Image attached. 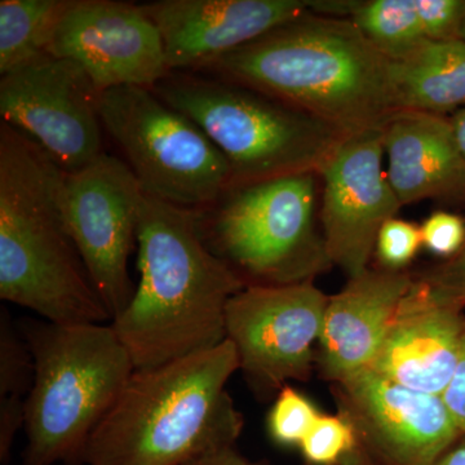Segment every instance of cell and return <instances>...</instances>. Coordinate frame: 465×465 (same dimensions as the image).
<instances>
[{
  "instance_id": "obj_1",
  "label": "cell",
  "mask_w": 465,
  "mask_h": 465,
  "mask_svg": "<svg viewBox=\"0 0 465 465\" xmlns=\"http://www.w3.org/2000/svg\"><path fill=\"white\" fill-rule=\"evenodd\" d=\"M139 283L112 321L134 369H150L226 341V308L246 282L207 246L200 213L143 195Z\"/></svg>"
},
{
  "instance_id": "obj_2",
  "label": "cell",
  "mask_w": 465,
  "mask_h": 465,
  "mask_svg": "<svg viewBox=\"0 0 465 465\" xmlns=\"http://www.w3.org/2000/svg\"><path fill=\"white\" fill-rule=\"evenodd\" d=\"M390 67L391 61L349 18L311 12L202 70L349 134L381 127L397 112Z\"/></svg>"
},
{
  "instance_id": "obj_3",
  "label": "cell",
  "mask_w": 465,
  "mask_h": 465,
  "mask_svg": "<svg viewBox=\"0 0 465 465\" xmlns=\"http://www.w3.org/2000/svg\"><path fill=\"white\" fill-rule=\"evenodd\" d=\"M64 180L35 143L0 121V299L52 323L104 324L113 317L70 234Z\"/></svg>"
},
{
  "instance_id": "obj_4",
  "label": "cell",
  "mask_w": 465,
  "mask_h": 465,
  "mask_svg": "<svg viewBox=\"0 0 465 465\" xmlns=\"http://www.w3.org/2000/svg\"><path fill=\"white\" fill-rule=\"evenodd\" d=\"M240 370L231 341L134 370L92 433L82 465H188L235 446L243 430L226 385Z\"/></svg>"
},
{
  "instance_id": "obj_5",
  "label": "cell",
  "mask_w": 465,
  "mask_h": 465,
  "mask_svg": "<svg viewBox=\"0 0 465 465\" xmlns=\"http://www.w3.org/2000/svg\"><path fill=\"white\" fill-rule=\"evenodd\" d=\"M34 358L25 400L23 465H82L85 446L134 372L112 324H57L24 318Z\"/></svg>"
},
{
  "instance_id": "obj_6",
  "label": "cell",
  "mask_w": 465,
  "mask_h": 465,
  "mask_svg": "<svg viewBox=\"0 0 465 465\" xmlns=\"http://www.w3.org/2000/svg\"><path fill=\"white\" fill-rule=\"evenodd\" d=\"M152 90L215 143L231 168V188L318 173L344 136L309 113L226 79L170 73Z\"/></svg>"
},
{
  "instance_id": "obj_7",
  "label": "cell",
  "mask_w": 465,
  "mask_h": 465,
  "mask_svg": "<svg viewBox=\"0 0 465 465\" xmlns=\"http://www.w3.org/2000/svg\"><path fill=\"white\" fill-rule=\"evenodd\" d=\"M317 174L232 186L198 211L207 246L247 286L307 282L332 265L314 223Z\"/></svg>"
},
{
  "instance_id": "obj_8",
  "label": "cell",
  "mask_w": 465,
  "mask_h": 465,
  "mask_svg": "<svg viewBox=\"0 0 465 465\" xmlns=\"http://www.w3.org/2000/svg\"><path fill=\"white\" fill-rule=\"evenodd\" d=\"M99 113L104 130L121 148L145 194L203 211L231 189V168L215 143L152 88L103 91Z\"/></svg>"
},
{
  "instance_id": "obj_9",
  "label": "cell",
  "mask_w": 465,
  "mask_h": 465,
  "mask_svg": "<svg viewBox=\"0 0 465 465\" xmlns=\"http://www.w3.org/2000/svg\"><path fill=\"white\" fill-rule=\"evenodd\" d=\"M329 298L313 281L247 286L232 296L226 339L237 349L240 371L259 400L280 393L289 381H309Z\"/></svg>"
},
{
  "instance_id": "obj_10",
  "label": "cell",
  "mask_w": 465,
  "mask_h": 465,
  "mask_svg": "<svg viewBox=\"0 0 465 465\" xmlns=\"http://www.w3.org/2000/svg\"><path fill=\"white\" fill-rule=\"evenodd\" d=\"M100 94L74 61L47 52L0 75V115L61 170L74 173L105 153Z\"/></svg>"
},
{
  "instance_id": "obj_11",
  "label": "cell",
  "mask_w": 465,
  "mask_h": 465,
  "mask_svg": "<svg viewBox=\"0 0 465 465\" xmlns=\"http://www.w3.org/2000/svg\"><path fill=\"white\" fill-rule=\"evenodd\" d=\"M143 195L128 164L106 153L81 170L65 173L67 226L113 320L127 308L136 287L128 260L137 243Z\"/></svg>"
},
{
  "instance_id": "obj_12",
  "label": "cell",
  "mask_w": 465,
  "mask_h": 465,
  "mask_svg": "<svg viewBox=\"0 0 465 465\" xmlns=\"http://www.w3.org/2000/svg\"><path fill=\"white\" fill-rule=\"evenodd\" d=\"M381 127L344 134L324 159L321 222L332 265L349 278L365 273L382 225L402 204L382 168Z\"/></svg>"
},
{
  "instance_id": "obj_13",
  "label": "cell",
  "mask_w": 465,
  "mask_h": 465,
  "mask_svg": "<svg viewBox=\"0 0 465 465\" xmlns=\"http://www.w3.org/2000/svg\"><path fill=\"white\" fill-rule=\"evenodd\" d=\"M339 407L376 465H433L461 437L442 397L366 369L336 382Z\"/></svg>"
},
{
  "instance_id": "obj_14",
  "label": "cell",
  "mask_w": 465,
  "mask_h": 465,
  "mask_svg": "<svg viewBox=\"0 0 465 465\" xmlns=\"http://www.w3.org/2000/svg\"><path fill=\"white\" fill-rule=\"evenodd\" d=\"M48 52L74 61L100 92L154 88L171 73L157 25L134 3L73 0Z\"/></svg>"
},
{
  "instance_id": "obj_15",
  "label": "cell",
  "mask_w": 465,
  "mask_h": 465,
  "mask_svg": "<svg viewBox=\"0 0 465 465\" xmlns=\"http://www.w3.org/2000/svg\"><path fill=\"white\" fill-rule=\"evenodd\" d=\"M307 0H161L143 5L170 72L203 69L275 27L316 12ZM317 14V12H316Z\"/></svg>"
},
{
  "instance_id": "obj_16",
  "label": "cell",
  "mask_w": 465,
  "mask_h": 465,
  "mask_svg": "<svg viewBox=\"0 0 465 465\" xmlns=\"http://www.w3.org/2000/svg\"><path fill=\"white\" fill-rule=\"evenodd\" d=\"M461 312L432 298L414 278L369 369L409 390L442 396L460 356Z\"/></svg>"
},
{
  "instance_id": "obj_17",
  "label": "cell",
  "mask_w": 465,
  "mask_h": 465,
  "mask_svg": "<svg viewBox=\"0 0 465 465\" xmlns=\"http://www.w3.org/2000/svg\"><path fill=\"white\" fill-rule=\"evenodd\" d=\"M412 284L402 271L367 269L330 296L316 356L326 381L336 384L372 365Z\"/></svg>"
},
{
  "instance_id": "obj_18",
  "label": "cell",
  "mask_w": 465,
  "mask_h": 465,
  "mask_svg": "<svg viewBox=\"0 0 465 465\" xmlns=\"http://www.w3.org/2000/svg\"><path fill=\"white\" fill-rule=\"evenodd\" d=\"M381 131L388 180L402 206L465 202V161L448 116L399 110Z\"/></svg>"
},
{
  "instance_id": "obj_19",
  "label": "cell",
  "mask_w": 465,
  "mask_h": 465,
  "mask_svg": "<svg viewBox=\"0 0 465 465\" xmlns=\"http://www.w3.org/2000/svg\"><path fill=\"white\" fill-rule=\"evenodd\" d=\"M397 112L446 115L465 106V41H427L410 56L391 61Z\"/></svg>"
},
{
  "instance_id": "obj_20",
  "label": "cell",
  "mask_w": 465,
  "mask_h": 465,
  "mask_svg": "<svg viewBox=\"0 0 465 465\" xmlns=\"http://www.w3.org/2000/svg\"><path fill=\"white\" fill-rule=\"evenodd\" d=\"M73 0L0 2V75L47 54Z\"/></svg>"
},
{
  "instance_id": "obj_21",
  "label": "cell",
  "mask_w": 465,
  "mask_h": 465,
  "mask_svg": "<svg viewBox=\"0 0 465 465\" xmlns=\"http://www.w3.org/2000/svg\"><path fill=\"white\" fill-rule=\"evenodd\" d=\"M347 16L390 61L410 56L427 42L415 0L349 2Z\"/></svg>"
},
{
  "instance_id": "obj_22",
  "label": "cell",
  "mask_w": 465,
  "mask_h": 465,
  "mask_svg": "<svg viewBox=\"0 0 465 465\" xmlns=\"http://www.w3.org/2000/svg\"><path fill=\"white\" fill-rule=\"evenodd\" d=\"M34 381V358L29 344L12 320L0 309V397L26 399Z\"/></svg>"
},
{
  "instance_id": "obj_23",
  "label": "cell",
  "mask_w": 465,
  "mask_h": 465,
  "mask_svg": "<svg viewBox=\"0 0 465 465\" xmlns=\"http://www.w3.org/2000/svg\"><path fill=\"white\" fill-rule=\"evenodd\" d=\"M320 416L321 412L307 397L286 385L269 411L266 428L278 445L300 446Z\"/></svg>"
},
{
  "instance_id": "obj_24",
  "label": "cell",
  "mask_w": 465,
  "mask_h": 465,
  "mask_svg": "<svg viewBox=\"0 0 465 465\" xmlns=\"http://www.w3.org/2000/svg\"><path fill=\"white\" fill-rule=\"evenodd\" d=\"M356 446V432L344 416L321 414L299 448L309 465H339Z\"/></svg>"
},
{
  "instance_id": "obj_25",
  "label": "cell",
  "mask_w": 465,
  "mask_h": 465,
  "mask_svg": "<svg viewBox=\"0 0 465 465\" xmlns=\"http://www.w3.org/2000/svg\"><path fill=\"white\" fill-rule=\"evenodd\" d=\"M421 246L423 238L420 226L393 217L379 232L375 253L382 269L402 271L414 260Z\"/></svg>"
},
{
  "instance_id": "obj_26",
  "label": "cell",
  "mask_w": 465,
  "mask_h": 465,
  "mask_svg": "<svg viewBox=\"0 0 465 465\" xmlns=\"http://www.w3.org/2000/svg\"><path fill=\"white\" fill-rule=\"evenodd\" d=\"M415 7L427 41L461 39L465 0H415Z\"/></svg>"
},
{
  "instance_id": "obj_27",
  "label": "cell",
  "mask_w": 465,
  "mask_h": 465,
  "mask_svg": "<svg viewBox=\"0 0 465 465\" xmlns=\"http://www.w3.org/2000/svg\"><path fill=\"white\" fill-rule=\"evenodd\" d=\"M423 246L433 255L452 259L465 244V222L455 213L439 211L420 226Z\"/></svg>"
},
{
  "instance_id": "obj_28",
  "label": "cell",
  "mask_w": 465,
  "mask_h": 465,
  "mask_svg": "<svg viewBox=\"0 0 465 465\" xmlns=\"http://www.w3.org/2000/svg\"><path fill=\"white\" fill-rule=\"evenodd\" d=\"M432 298L465 307V244L463 250L446 264L415 278Z\"/></svg>"
},
{
  "instance_id": "obj_29",
  "label": "cell",
  "mask_w": 465,
  "mask_h": 465,
  "mask_svg": "<svg viewBox=\"0 0 465 465\" xmlns=\"http://www.w3.org/2000/svg\"><path fill=\"white\" fill-rule=\"evenodd\" d=\"M25 400L0 397V463L8 465L18 430L25 424Z\"/></svg>"
},
{
  "instance_id": "obj_30",
  "label": "cell",
  "mask_w": 465,
  "mask_h": 465,
  "mask_svg": "<svg viewBox=\"0 0 465 465\" xmlns=\"http://www.w3.org/2000/svg\"><path fill=\"white\" fill-rule=\"evenodd\" d=\"M440 397L457 424L459 432L465 436V332L454 376Z\"/></svg>"
},
{
  "instance_id": "obj_31",
  "label": "cell",
  "mask_w": 465,
  "mask_h": 465,
  "mask_svg": "<svg viewBox=\"0 0 465 465\" xmlns=\"http://www.w3.org/2000/svg\"><path fill=\"white\" fill-rule=\"evenodd\" d=\"M188 465H262L244 458L235 446L216 450Z\"/></svg>"
},
{
  "instance_id": "obj_32",
  "label": "cell",
  "mask_w": 465,
  "mask_h": 465,
  "mask_svg": "<svg viewBox=\"0 0 465 465\" xmlns=\"http://www.w3.org/2000/svg\"><path fill=\"white\" fill-rule=\"evenodd\" d=\"M433 465H465V439H459Z\"/></svg>"
},
{
  "instance_id": "obj_33",
  "label": "cell",
  "mask_w": 465,
  "mask_h": 465,
  "mask_svg": "<svg viewBox=\"0 0 465 465\" xmlns=\"http://www.w3.org/2000/svg\"><path fill=\"white\" fill-rule=\"evenodd\" d=\"M450 121H451L459 149H460L465 161V106L450 116Z\"/></svg>"
},
{
  "instance_id": "obj_34",
  "label": "cell",
  "mask_w": 465,
  "mask_h": 465,
  "mask_svg": "<svg viewBox=\"0 0 465 465\" xmlns=\"http://www.w3.org/2000/svg\"><path fill=\"white\" fill-rule=\"evenodd\" d=\"M339 465H376L374 461L371 460L365 451L360 448V446H356V449L348 455L344 460L341 461Z\"/></svg>"
},
{
  "instance_id": "obj_35",
  "label": "cell",
  "mask_w": 465,
  "mask_h": 465,
  "mask_svg": "<svg viewBox=\"0 0 465 465\" xmlns=\"http://www.w3.org/2000/svg\"><path fill=\"white\" fill-rule=\"evenodd\" d=\"M461 39L465 41V17H464V23H463V29H461Z\"/></svg>"
}]
</instances>
